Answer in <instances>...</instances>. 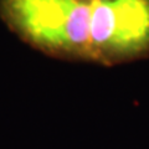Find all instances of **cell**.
Listing matches in <instances>:
<instances>
[{
	"label": "cell",
	"instance_id": "6da1fadb",
	"mask_svg": "<svg viewBox=\"0 0 149 149\" xmlns=\"http://www.w3.org/2000/svg\"><path fill=\"white\" fill-rule=\"evenodd\" d=\"M93 0H0V17L31 47L67 61H90Z\"/></svg>",
	"mask_w": 149,
	"mask_h": 149
},
{
	"label": "cell",
	"instance_id": "7a4b0ae2",
	"mask_svg": "<svg viewBox=\"0 0 149 149\" xmlns=\"http://www.w3.org/2000/svg\"><path fill=\"white\" fill-rule=\"evenodd\" d=\"M149 55V0H93L90 62L114 66Z\"/></svg>",
	"mask_w": 149,
	"mask_h": 149
}]
</instances>
